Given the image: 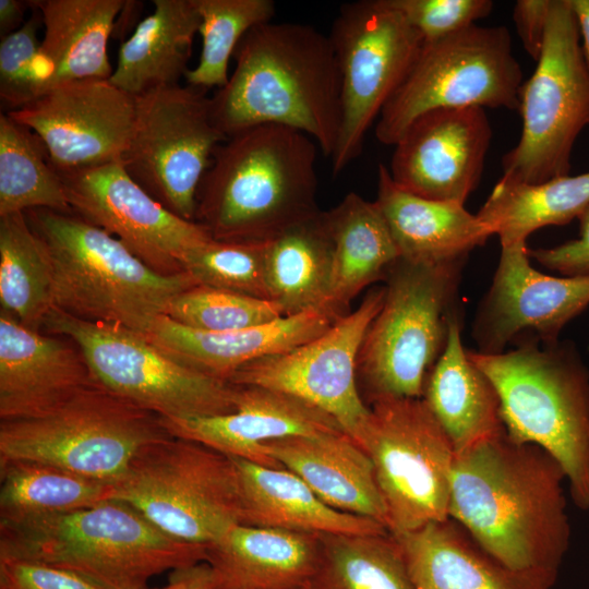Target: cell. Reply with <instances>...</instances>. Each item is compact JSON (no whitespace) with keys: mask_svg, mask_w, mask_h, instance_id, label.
I'll list each match as a JSON object with an SVG mask.
<instances>
[{"mask_svg":"<svg viewBox=\"0 0 589 589\" xmlns=\"http://www.w3.org/2000/svg\"><path fill=\"white\" fill-rule=\"evenodd\" d=\"M308 589H414L389 532L318 534V556Z\"/></svg>","mask_w":589,"mask_h":589,"instance_id":"36","label":"cell"},{"mask_svg":"<svg viewBox=\"0 0 589 589\" xmlns=\"http://www.w3.org/2000/svg\"><path fill=\"white\" fill-rule=\"evenodd\" d=\"M32 8L31 1L0 0V37L17 31L24 23V14Z\"/></svg>","mask_w":589,"mask_h":589,"instance_id":"48","label":"cell"},{"mask_svg":"<svg viewBox=\"0 0 589 589\" xmlns=\"http://www.w3.org/2000/svg\"><path fill=\"white\" fill-rule=\"evenodd\" d=\"M43 326L79 346L101 386L161 418L213 417L236 410L237 385L182 364L141 333L84 321L56 308Z\"/></svg>","mask_w":589,"mask_h":589,"instance_id":"12","label":"cell"},{"mask_svg":"<svg viewBox=\"0 0 589 589\" xmlns=\"http://www.w3.org/2000/svg\"><path fill=\"white\" fill-rule=\"evenodd\" d=\"M264 260L269 300L285 316L324 308L333 262L324 212L264 242Z\"/></svg>","mask_w":589,"mask_h":589,"instance_id":"33","label":"cell"},{"mask_svg":"<svg viewBox=\"0 0 589 589\" xmlns=\"http://www.w3.org/2000/svg\"><path fill=\"white\" fill-rule=\"evenodd\" d=\"M206 546L179 541L110 500L71 512L0 518V557L60 567L104 589H147L165 572L204 563Z\"/></svg>","mask_w":589,"mask_h":589,"instance_id":"4","label":"cell"},{"mask_svg":"<svg viewBox=\"0 0 589 589\" xmlns=\"http://www.w3.org/2000/svg\"><path fill=\"white\" fill-rule=\"evenodd\" d=\"M161 421L175 437L271 468L283 467L266 454L264 444L289 436L342 431L332 417L309 404L257 386H238L236 410L231 413Z\"/></svg>","mask_w":589,"mask_h":589,"instance_id":"22","label":"cell"},{"mask_svg":"<svg viewBox=\"0 0 589 589\" xmlns=\"http://www.w3.org/2000/svg\"><path fill=\"white\" fill-rule=\"evenodd\" d=\"M333 242L329 290L324 308L336 318L370 284L386 278L399 259L387 223L376 204L351 192L324 212Z\"/></svg>","mask_w":589,"mask_h":589,"instance_id":"31","label":"cell"},{"mask_svg":"<svg viewBox=\"0 0 589 589\" xmlns=\"http://www.w3.org/2000/svg\"><path fill=\"white\" fill-rule=\"evenodd\" d=\"M522 70L505 26L473 24L422 44L405 80L375 123V136L394 146L420 115L437 108L519 109Z\"/></svg>","mask_w":589,"mask_h":589,"instance_id":"11","label":"cell"},{"mask_svg":"<svg viewBox=\"0 0 589 589\" xmlns=\"http://www.w3.org/2000/svg\"><path fill=\"white\" fill-rule=\"evenodd\" d=\"M94 382L73 340L40 334L1 310L0 420L44 413Z\"/></svg>","mask_w":589,"mask_h":589,"instance_id":"21","label":"cell"},{"mask_svg":"<svg viewBox=\"0 0 589 589\" xmlns=\"http://www.w3.org/2000/svg\"><path fill=\"white\" fill-rule=\"evenodd\" d=\"M356 443L370 457L392 534L449 518L455 452L423 397L380 398Z\"/></svg>","mask_w":589,"mask_h":589,"instance_id":"13","label":"cell"},{"mask_svg":"<svg viewBox=\"0 0 589 589\" xmlns=\"http://www.w3.org/2000/svg\"><path fill=\"white\" fill-rule=\"evenodd\" d=\"M57 172L73 213L117 238L159 274L185 272V253L213 239L203 226L148 194L120 161Z\"/></svg>","mask_w":589,"mask_h":589,"instance_id":"17","label":"cell"},{"mask_svg":"<svg viewBox=\"0 0 589 589\" xmlns=\"http://www.w3.org/2000/svg\"><path fill=\"white\" fill-rule=\"evenodd\" d=\"M468 356L492 381L508 436L551 455L573 503L589 509V371L576 347L524 338L510 350Z\"/></svg>","mask_w":589,"mask_h":589,"instance_id":"5","label":"cell"},{"mask_svg":"<svg viewBox=\"0 0 589 589\" xmlns=\"http://www.w3.org/2000/svg\"><path fill=\"white\" fill-rule=\"evenodd\" d=\"M318 534L239 524L206 545L216 589H303L315 570Z\"/></svg>","mask_w":589,"mask_h":589,"instance_id":"27","label":"cell"},{"mask_svg":"<svg viewBox=\"0 0 589 589\" xmlns=\"http://www.w3.org/2000/svg\"><path fill=\"white\" fill-rule=\"evenodd\" d=\"M227 139L205 91L160 87L135 96L134 127L120 163L155 200L194 221L199 185Z\"/></svg>","mask_w":589,"mask_h":589,"instance_id":"15","label":"cell"},{"mask_svg":"<svg viewBox=\"0 0 589 589\" xmlns=\"http://www.w3.org/2000/svg\"><path fill=\"white\" fill-rule=\"evenodd\" d=\"M201 17L202 48L195 67L184 76L187 85L207 92L224 87L229 62L244 35L275 15L272 0H195Z\"/></svg>","mask_w":589,"mask_h":589,"instance_id":"39","label":"cell"},{"mask_svg":"<svg viewBox=\"0 0 589 589\" xmlns=\"http://www.w3.org/2000/svg\"><path fill=\"white\" fill-rule=\"evenodd\" d=\"M171 436L161 417L96 381L44 413L0 420V459L41 462L112 483L142 448Z\"/></svg>","mask_w":589,"mask_h":589,"instance_id":"8","label":"cell"},{"mask_svg":"<svg viewBox=\"0 0 589 589\" xmlns=\"http://www.w3.org/2000/svg\"><path fill=\"white\" fill-rule=\"evenodd\" d=\"M111 497L112 483L41 462L0 459V518L71 512Z\"/></svg>","mask_w":589,"mask_h":589,"instance_id":"37","label":"cell"},{"mask_svg":"<svg viewBox=\"0 0 589 589\" xmlns=\"http://www.w3.org/2000/svg\"><path fill=\"white\" fill-rule=\"evenodd\" d=\"M317 148L277 124L229 136L201 180L194 221L215 240L264 243L316 215Z\"/></svg>","mask_w":589,"mask_h":589,"instance_id":"3","label":"cell"},{"mask_svg":"<svg viewBox=\"0 0 589 589\" xmlns=\"http://www.w3.org/2000/svg\"><path fill=\"white\" fill-rule=\"evenodd\" d=\"M551 0H518L513 10L517 34L527 53L538 61L546 32Z\"/></svg>","mask_w":589,"mask_h":589,"instance_id":"46","label":"cell"},{"mask_svg":"<svg viewBox=\"0 0 589 589\" xmlns=\"http://www.w3.org/2000/svg\"><path fill=\"white\" fill-rule=\"evenodd\" d=\"M32 8V16L0 41V99L5 112L35 98V65L41 45L38 29L43 17L36 8Z\"/></svg>","mask_w":589,"mask_h":589,"instance_id":"42","label":"cell"},{"mask_svg":"<svg viewBox=\"0 0 589 589\" xmlns=\"http://www.w3.org/2000/svg\"><path fill=\"white\" fill-rule=\"evenodd\" d=\"M111 500L130 505L168 536L191 544L206 546L243 524L233 459L181 437L142 448L112 482Z\"/></svg>","mask_w":589,"mask_h":589,"instance_id":"9","label":"cell"},{"mask_svg":"<svg viewBox=\"0 0 589 589\" xmlns=\"http://www.w3.org/2000/svg\"><path fill=\"white\" fill-rule=\"evenodd\" d=\"M458 314L449 322L445 348L430 371L423 398L455 455L504 433L498 394L465 349Z\"/></svg>","mask_w":589,"mask_h":589,"instance_id":"28","label":"cell"},{"mask_svg":"<svg viewBox=\"0 0 589 589\" xmlns=\"http://www.w3.org/2000/svg\"><path fill=\"white\" fill-rule=\"evenodd\" d=\"M589 207V172L528 184L500 179L477 213L501 247L526 243L536 230L570 223Z\"/></svg>","mask_w":589,"mask_h":589,"instance_id":"34","label":"cell"},{"mask_svg":"<svg viewBox=\"0 0 589 589\" xmlns=\"http://www.w3.org/2000/svg\"><path fill=\"white\" fill-rule=\"evenodd\" d=\"M378 205L399 259L416 264L466 262L470 252L492 236L477 214L464 204L414 195L392 179L387 166L377 168Z\"/></svg>","mask_w":589,"mask_h":589,"instance_id":"26","label":"cell"},{"mask_svg":"<svg viewBox=\"0 0 589 589\" xmlns=\"http://www.w3.org/2000/svg\"><path fill=\"white\" fill-rule=\"evenodd\" d=\"M154 11L121 43L109 81L140 96L179 85L189 71L201 17L195 0H153Z\"/></svg>","mask_w":589,"mask_h":589,"instance_id":"32","label":"cell"},{"mask_svg":"<svg viewBox=\"0 0 589 589\" xmlns=\"http://www.w3.org/2000/svg\"><path fill=\"white\" fill-rule=\"evenodd\" d=\"M53 269V308L145 335L171 301L197 284L188 272L163 275L121 241L75 213L25 212Z\"/></svg>","mask_w":589,"mask_h":589,"instance_id":"6","label":"cell"},{"mask_svg":"<svg viewBox=\"0 0 589 589\" xmlns=\"http://www.w3.org/2000/svg\"><path fill=\"white\" fill-rule=\"evenodd\" d=\"M31 4L40 12L44 25L35 98L64 83L110 79L108 41L128 1L32 0Z\"/></svg>","mask_w":589,"mask_h":589,"instance_id":"25","label":"cell"},{"mask_svg":"<svg viewBox=\"0 0 589 589\" xmlns=\"http://www.w3.org/2000/svg\"><path fill=\"white\" fill-rule=\"evenodd\" d=\"M566 482L551 455L505 431L456 455L448 516L502 565L551 589L570 541Z\"/></svg>","mask_w":589,"mask_h":589,"instance_id":"1","label":"cell"},{"mask_svg":"<svg viewBox=\"0 0 589 589\" xmlns=\"http://www.w3.org/2000/svg\"><path fill=\"white\" fill-rule=\"evenodd\" d=\"M424 43L450 36L486 17L491 0H389Z\"/></svg>","mask_w":589,"mask_h":589,"instance_id":"43","label":"cell"},{"mask_svg":"<svg viewBox=\"0 0 589 589\" xmlns=\"http://www.w3.org/2000/svg\"><path fill=\"white\" fill-rule=\"evenodd\" d=\"M0 302L2 311L35 330L53 308L51 259L25 213L0 216Z\"/></svg>","mask_w":589,"mask_h":589,"instance_id":"35","label":"cell"},{"mask_svg":"<svg viewBox=\"0 0 589 589\" xmlns=\"http://www.w3.org/2000/svg\"><path fill=\"white\" fill-rule=\"evenodd\" d=\"M518 111L521 134L502 158L501 179L536 184L568 176L575 141L589 124V69L568 0H551L543 48L520 87Z\"/></svg>","mask_w":589,"mask_h":589,"instance_id":"10","label":"cell"},{"mask_svg":"<svg viewBox=\"0 0 589 589\" xmlns=\"http://www.w3.org/2000/svg\"><path fill=\"white\" fill-rule=\"evenodd\" d=\"M228 83L211 97L214 120L229 137L277 124L310 136L332 157L340 130V75L329 38L309 24L265 22L250 29Z\"/></svg>","mask_w":589,"mask_h":589,"instance_id":"2","label":"cell"},{"mask_svg":"<svg viewBox=\"0 0 589 589\" xmlns=\"http://www.w3.org/2000/svg\"><path fill=\"white\" fill-rule=\"evenodd\" d=\"M464 262L429 265L398 259L386 276L381 310L370 324L357 361L369 401L421 398L457 314Z\"/></svg>","mask_w":589,"mask_h":589,"instance_id":"7","label":"cell"},{"mask_svg":"<svg viewBox=\"0 0 589 589\" xmlns=\"http://www.w3.org/2000/svg\"><path fill=\"white\" fill-rule=\"evenodd\" d=\"M526 243L503 245L492 285L473 324L478 351L500 353L526 336L558 341L589 305V276H550L530 264Z\"/></svg>","mask_w":589,"mask_h":589,"instance_id":"19","label":"cell"},{"mask_svg":"<svg viewBox=\"0 0 589 589\" xmlns=\"http://www.w3.org/2000/svg\"><path fill=\"white\" fill-rule=\"evenodd\" d=\"M340 75V130L332 159L337 176L414 62L423 39L389 0L344 4L329 34Z\"/></svg>","mask_w":589,"mask_h":589,"instance_id":"14","label":"cell"},{"mask_svg":"<svg viewBox=\"0 0 589 589\" xmlns=\"http://www.w3.org/2000/svg\"><path fill=\"white\" fill-rule=\"evenodd\" d=\"M182 266L197 285L269 300L264 243L211 239L187 252Z\"/></svg>","mask_w":589,"mask_h":589,"instance_id":"41","label":"cell"},{"mask_svg":"<svg viewBox=\"0 0 589 589\" xmlns=\"http://www.w3.org/2000/svg\"><path fill=\"white\" fill-rule=\"evenodd\" d=\"M580 233L553 248L528 250L529 257L562 276H589V207L578 217Z\"/></svg>","mask_w":589,"mask_h":589,"instance_id":"45","label":"cell"},{"mask_svg":"<svg viewBox=\"0 0 589 589\" xmlns=\"http://www.w3.org/2000/svg\"><path fill=\"white\" fill-rule=\"evenodd\" d=\"M384 296L385 286L369 290L354 311L337 318L323 334L241 366L228 382L298 398L332 417L356 442L370 413L358 386V354Z\"/></svg>","mask_w":589,"mask_h":589,"instance_id":"16","label":"cell"},{"mask_svg":"<svg viewBox=\"0 0 589 589\" xmlns=\"http://www.w3.org/2000/svg\"><path fill=\"white\" fill-rule=\"evenodd\" d=\"M392 536L414 589H544L489 555L452 518Z\"/></svg>","mask_w":589,"mask_h":589,"instance_id":"29","label":"cell"},{"mask_svg":"<svg viewBox=\"0 0 589 589\" xmlns=\"http://www.w3.org/2000/svg\"><path fill=\"white\" fill-rule=\"evenodd\" d=\"M337 318L324 308L229 332H203L159 316L144 335L161 351L204 374L227 381L241 366L291 350L327 330Z\"/></svg>","mask_w":589,"mask_h":589,"instance_id":"23","label":"cell"},{"mask_svg":"<svg viewBox=\"0 0 589 589\" xmlns=\"http://www.w3.org/2000/svg\"><path fill=\"white\" fill-rule=\"evenodd\" d=\"M149 589V588H147ZM158 589H216L205 563L175 570L167 586Z\"/></svg>","mask_w":589,"mask_h":589,"instance_id":"47","label":"cell"},{"mask_svg":"<svg viewBox=\"0 0 589 589\" xmlns=\"http://www.w3.org/2000/svg\"><path fill=\"white\" fill-rule=\"evenodd\" d=\"M491 139L484 108L433 109L411 122L387 168L414 195L465 204L481 180Z\"/></svg>","mask_w":589,"mask_h":589,"instance_id":"20","label":"cell"},{"mask_svg":"<svg viewBox=\"0 0 589 589\" xmlns=\"http://www.w3.org/2000/svg\"><path fill=\"white\" fill-rule=\"evenodd\" d=\"M303 589H308V588H303Z\"/></svg>","mask_w":589,"mask_h":589,"instance_id":"50","label":"cell"},{"mask_svg":"<svg viewBox=\"0 0 589 589\" xmlns=\"http://www.w3.org/2000/svg\"><path fill=\"white\" fill-rule=\"evenodd\" d=\"M0 589H104L70 570L36 561L0 557Z\"/></svg>","mask_w":589,"mask_h":589,"instance_id":"44","label":"cell"},{"mask_svg":"<svg viewBox=\"0 0 589 589\" xmlns=\"http://www.w3.org/2000/svg\"><path fill=\"white\" fill-rule=\"evenodd\" d=\"M166 315L203 332L245 329L285 316L274 301L201 285L179 293Z\"/></svg>","mask_w":589,"mask_h":589,"instance_id":"40","label":"cell"},{"mask_svg":"<svg viewBox=\"0 0 589 589\" xmlns=\"http://www.w3.org/2000/svg\"><path fill=\"white\" fill-rule=\"evenodd\" d=\"M47 208L73 213L63 182L39 136L0 115V216Z\"/></svg>","mask_w":589,"mask_h":589,"instance_id":"38","label":"cell"},{"mask_svg":"<svg viewBox=\"0 0 589 589\" xmlns=\"http://www.w3.org/2000/svg\"><path fill=\"white\" fill-rule=\"evenodd\" d=\"M575 14L579 35L582 39V53L589 69V0H568Z\"/></svg>","mask_w":589,"mask_h":589,"instance_id":"49","label":"cell"},{"mask_svg":"<svg viewBox=\"0 0 589 589\" xmlns=\"http://www.w3.org/2000/svg\"><path fill=\"white\" fill-rule=\"evenodd\" d=\"M238 469L243 524L314 534H376L382 524L337 510L324 503L297 474L230 456Z\"/></svg>","mask_w":589,"mask_h":589,"instance_id":"30","label":"cell"},{"mask_svg":"<svg viewBox=\"0 0 589 589\" xmlns=\"http://www.w3.org/2000/svg\"><path fill=\"white\" fill-rule=\"evenodd\" d=\"M264 449L330 507L373 519L387 529L373 464L344 431L275 440L264 444Z\"/></svg>","mask_w":589,"mask_h":589,"instance_id":"24","label":"cell"},{"mask_svg":"<svg viewBox=\"0 0 589 589\" xmlns=\"http://www.w3.org/2000/svg\"><path fill=\"white\" fill-rule=\"evenodd\" d=\"M45 144L57 171L121 161L135 120V97L109 80L58 85L5 112Z\"/></svg>","mask_w":589,"mask_h":589,"instance_id":"18","label":"cell"}]
</instances>
